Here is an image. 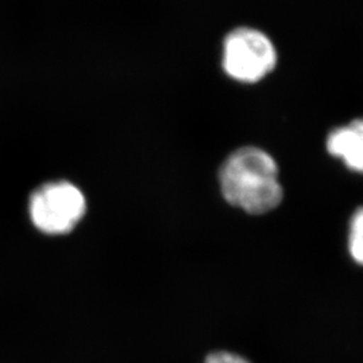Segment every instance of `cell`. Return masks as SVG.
Wrapping results in <instances>:
<instances>
[{"label":"cell","mask_w":363,"mask_h":363,"mask_svg":"<svg viewBox=\"0 0 363 363\" xmlns=\"http://www.w3.org/2000/svg\"><path fill=\"white\" fill-rule=\"evenodd\" d=\"M86 198L76 184L52 181L40 184L28 199V216L35 229L48 235H64L85 217Z\"/></svg>","instance_id":"3"},{"label":"cell","mask_w":363,"mask_h":363,"mask_svg":"<svg viewBox=\"0 0 363 363\" xmlns=\"http://www.w3.org/2000/svg\"><path fill=\"white\" fill-rule=\"evenodd\" d=\"M349 252L351 259L363 267V206L351 216L349 225Z\"/></svg>","instance_id":"5"},{"label":"cell","mask_w":363,"mask_h":363,"mask_svg":"<svg viewBox=\"0 0 363 363\" xmlns=\"http://www.w3.org/2000/svg\"><path fill=\"white\" fill-rule=\"evenodd\" d=\"M277 61L272 39L256 27H235L222 40V70L235 82L257 84L272 73Z\"/></svg>","instance_id":"2"},{"label":"cell","mask_w":363,"mask_h":363,"mask_svg":"<svg viewBox=\"0 0 363 363\" xmlns=\"http://www.w3.org/2000/svg\"><path fill=\"white\" fill-rule=\"evenodd\" d=\"M218 181L225 201L252 216L272 211L284 198L276 159L256 145L230 152L220 164Z\"/></svg>","instance_id":"1"},{"label":"cell","mask_w":363,"mask_h":363,"mask_svg":"<svg viewBox=\"0 0 363 363\" xmlns=\"http://www.w3.org/2000/svg\"><path fill=\"white\" fill-rule=\"evenodd\" d=\"M203 363H250L245 357L232 351H214L208 354Z\"/></svg>","instance_id":"6"},{"label":"cell","mask_w":363,"mask_h":363,"mask_svg":"<svg viewBox=\"0 0 363 363\" xmlns=\"http://www.w3.org/2000/svg\"><path fill=\"white\" fill-rule=\"evenodd\" d=\"M327 152L355 174H363V117L330 130L325 139Z\"/></svg>","instance_id":"4"}]
</instances>
